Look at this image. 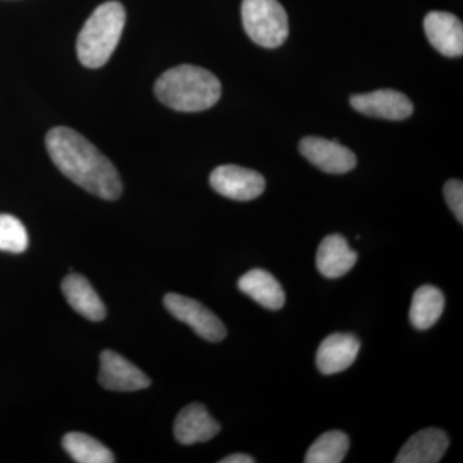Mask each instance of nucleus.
<instances>
[{"instance_id": "obj_22", "label": "nucleus", "mask_w": 463, "mask_h": 463, "mask_svg": "<svg viewBox=\"0 0 463 463\" xmlns=\"http://www.w3.org/2000/svg\"><path fill=\"white\" fill-rule=\"evenodd\" d=\"M221 463H255V459L251 456L236 453V455H231L221 459Z\"/></svg>"}, {"instance_id": "obj_9", "label": "nucleus", "mask_w": 463, "mask_h": 463, "mask_svg": "<svg viewBox=\"0 0 463 463\" xmlns=\"http://www.w3.org/2000/svg\"><path fill=\"white\" fill-rule=\"evenodd\" d=\"M355 111L370 118L385 120H404L413 114V103L405 94L392 90H380L371 93L356 94L350 99Z\"/></svg>"}, {"instance_id": "obj_3", "label": "nucleus", "mask_w": 463, "mask_h": 463, "mask_svg": "<svg viewBox=\"0 0 463 463\" xmlns=\"http://www.w3.org/2000/svg\"><path fill=\"white\" fill-rule=\"evenodd\" d=\"M127 14L118 2H106L94 9L76 42L79 61L90 69L108 63L123 33Z\"/></svg>"}, {"instance_id": "obj_4", "label": "nucleus", "mask_w": 463, "mask_h": 463, "mask_svg": "<svg viewBox=\"0 0 463 463\" xmlns=\"http://www.w3.org/2000/svg\"><path fill=\"white\" fill-rule=\"evenodd\" d=\"M241 14L249 38L260 47L272 50L288 39V17L279 0H243Z\"/></svg>"}, {"instance_id": "obj_2", "label": "nucleus", "mask_w": 463, "mask_h": 463, "mask_svg": "<svg viewBox=\"0 0 463 463\" xmlns=\"http://www.w3.org/2000/svg\"><path fill=\"white\" fill-rule=\"evenodd\" d=\"M155 94L167 108L179 112H200L213 108L222 96V84L203 67L181 65L164 72Z\"/></svg>"}, {"instance_id": "obj_14", "label": "nucleus", "mask_w": 463, "mask_h": 463, "mask_svg": "<svg viewBox=\"0 0 463 463\" xmlns=\"http://www.w3.org/2000/svg\"><path fill=\"white\" fill-rule=\"evenodd\" d=\"M358 254L340 234L326 237L317 252V269L326 279H339L353 269Z\"/></svg>"}, {"instance_id": "obj_12", "label": "nucleus", "mask_w": 463, "mask_h": 463, "mask_svg": "<svg viewBox=\"0 0 463 463\" xmlns=\"http://www.w3.org/2000/svg\"><path fill=\"white\" fill-rule=\"evenodd\" d=\"M219 431L221 425L199 403L183 408L174 422V435L182 446L205 443L216 437Z\"/></svg>"}, {"instance_id": "obj_21", "label": "nucleus", "mask_w": 463, "mask_h": 463, "mask_svg": "<svg viewBox=\"0 0 463 463\" xmlns=\"http://www.w3.org/2000/svg\"><path fill=\"white\" fill-rule=\"evenodd\" d=\"M444 197L448 206L456 215L457 221L463 223V184L458 179H450L444 185Z\"/></svg>"}, {"instance_id": "obj_1", "label": "nucleus", "mask_w": 463, "mask_h": 463, "mask_svg": "<svg viewBox=\"0 0 463 463\" xmlns=\"http://www.w3.org/2000/svg\"><path fill=\"white\" fill-rule=\"evenodd\" d=\"M54 165L70 181L103 200H118L123 192L120 175L105 155L85 137L66 127L52 129L45 137Z\"/></svg>"}, {"instance_id": "obj_8", "label": "nucleus", "mask_w": 463, "mask_h": 463, "mask_svg": "<svg viewBox=\"0 0 463 463\" xmlns=\"http://www.w3.org/2000/svg\"><path fill=\"white\" fill-rule=\"evenodd\" d=\"M300 154L313 165L328 174H345L354 169L356 156L345 146L340 145L337 139L306 137L298 145Z\"/></svg>"}, {"instance_id": "obj_5", "label": "nucleus", "mask_w": 463, "mask_h": 463, "mask_svg": "<svg viewBox=\"0 0 463 463\" xmlns=\"http://www.w3.org/2000/svg\"><path fill=\"white\" fill-rule=\"evenodd\" d=\"M164 306L174 318L190 326L200 337L210 343H219L227 336L223 322L194 298L172 292L164 298Z\"/></svg>"}, {"instance_id": "obj_13", "label": "nucleus", "mask_w": 463, "mask_h": 463, "mask_svg": "<svg viewBox=\"0 0 463 463\" xmlns=\"http://www.w3.org/2000/svg\"><path fill=\"white\" fill-rule=\"evenodd\" d=\"M449 438L440 429L416 432L398 453L395 463H438L446 455Z\"/></svg>"}, {"instance_id": "obj_11", "label": "nucleus", "mask_w": 463, "mask_h": 463, "mask_svg": "<svg viewBox=\"0 0 463 463\" xmlns=\"http://www.w3.org/2000/svg\"><path fill=\"white\" fill-rule=\"evenodd\" d=\"M359 349L361 341L354 335H330L317 350L316 362L319 373L326 376L343 373L354 364Z\"/></svg>"}, {"instance_id": "obj_15", "label": "nucleus", "mask_w": 463, "mask_h": 463, "mask_svg": "<svg viewBox=\"0 0 463 463\" xmlns=\"http://www.w3.org/2000/svg\"><path fill=\"white\" fill-rule=\"evenodd\" d=\"M62 292L70 306L79 315L91 322H99L105 319V304L85 277L78 273L69 274L63 279Z\"/></svg>"}, {"instance_id": "obj_18", "label": "nucleus", "mask_w": 463, "mask_h": 463, "mask_svg": "<svg viewBox=\"0 0 463 463\" xmlns=\"http://www.w3.org/2000/svg\"><path fill=\"white\" fill-rule=\"evenodd\" d=\"M62 446L67 455L79 463H112L114 453L97 439L83 432H69L63 437Z\"/></svg>"}, {"instance_id": "obj_7", "label": "nucleus", "mask_w": 463, "mask_h": 463, "mask_svg": "<svg viewBox=\"0 0 463 463\" xmlns=\"http://www.w3.org/2000/svg\"><path fill=\"white\" fill-rule=\"evenodd\" d=\"M99 381L112 392H137L151 385L147 374L112 350L100 353Z\"/></svg>"}, {"instance_id": "obj_20", "label": "nucleus", "mask_w": 463, "mask_h": 463, "mask_svg": "<svg viewBox=\"0 0 463 463\" xmlns=\"http://www.w3.org/2000/svg\"><path fill=\"white\" fill-rule=\"evenodd\" d=\"M29 246L25 225L14 215L0 214V251L20 254Z\"/></svg>"}, {"instance_id": "obj_10", "label": "nucleus", "mask_w": 463, "mask_h": 463, "mask_svg": "<svg viewBox=\"0 0 463 463\" xmlns=\"http://www.w3.org/2000/svg\"><path fill=\"white\" fill-rule=\"evenodd\" d=\"M426 38L432 47L446 57H461L463 53V25L449 12L432 11L423 21Z\"/></svg>"}, {"instance_id": "obj_17", "label": "nucleus", "mask_w": 463, "mask_h": 463, "mask_svg": "<svg viewBox=\"0 0 463 463\" xmlns=\"http://www.w3.org/2000/svg\"><path fill=\"white\" fill-rule=\"evenodd\" d=\"M446 307L443 292L431 285L422 286L414 292L410 319L413 327L425 331L439 321Z\"/></svg>"}, {"instance_id": "obj_19", "label": "nucleus", "mask_w": 463, "mask_h": 463, "mask_svg": "<svg viewBox=\"0 0 463 463\" xmlns=\"http://www.w3.org/2000/svg\"><path fill=\"white\" fill-rule=\"evenodd\" d=\"M350 441L345 432H325L307 449L306 463H340L345 458Z\"/></svg>"}, {"instance_id": "obj_16", "label": "nucleus", "mask_w": 463, "mask_h": 463, "mask_svg": "<svg viewBox=\"0 0 463 463\" xmlns=\"http://www.w3.org/2000/svg\"><path fill=\"white\" fill-rule=\"evenodd\" d=\"M239 288L267 309L279 310L285 306L286 297L281 283L267 270L252 269L243 274Z\"/></svg>"}, {"instance_id": "obj_6", "label": "nucleus", "mask_w": 463, "mask_h": 463, "mask_svg": "<svg viewBox=\"0 0 463 463\" xmlns=\"http://www.w3.org/2000/svg\"><path fill=\"white\" fill-rule=\"evenodd\" d=\"M210 185L227 199L251 201L263 194L265 179L255 170L237 165H222L216 167L210 175Z\"/></svg>"}]
</instances>
